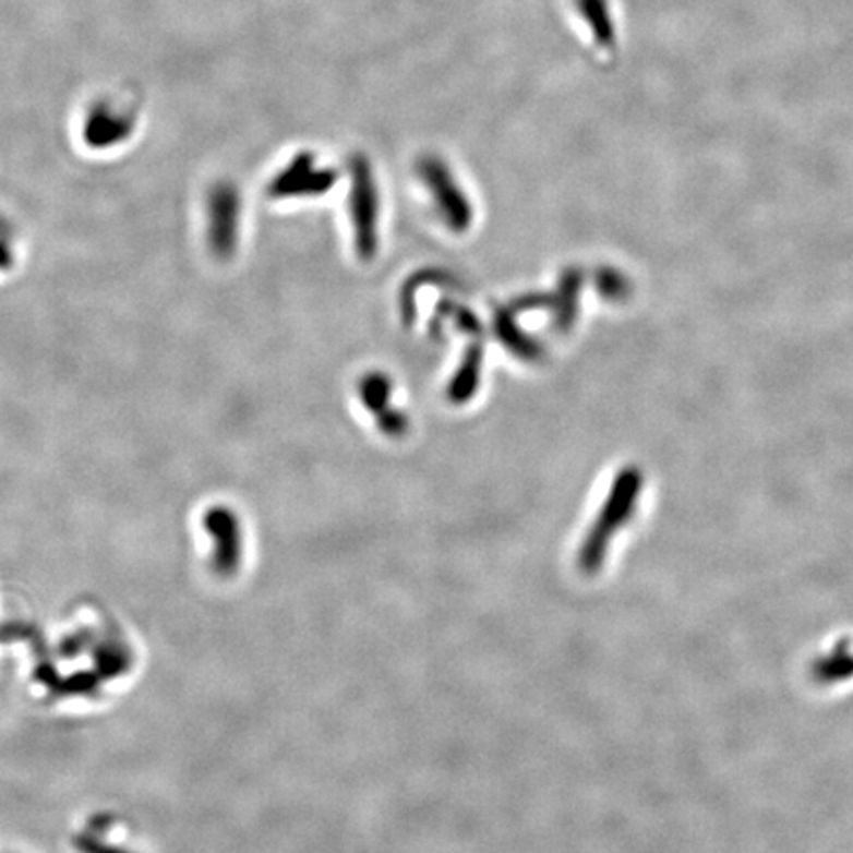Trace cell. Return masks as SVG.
Returning <instances> with one entry per match:
<instances>
[{
	"instance_id": "cell-1",
	"label": "cell",
	"mask_w": 853,
	"mask_h": 853,
	"mask_svg": "<svg viewBox=\"0 0 853 853\" xmlns=\"http://www.w3.org/2000/svg\"><path fill=\"white\" fill-rule=\"evenodd\" d=\"M243 202L238 188L219 182L208 192L206 200V240L218 260H231L241 240Z\"/></svg>"
},
{
	"instance_id": "cell-2",
	"label": "cell",
	"mask_w": 853,
	"mask_h": 853,
	"mask_svg": "<svg viewBox=\"0 0 853 853\" xmlns=\"http://www.w3.org/2000/svg\"><path fill=\"white\" fill-rule=\"evenodd\" d=\"M334 182V170L319 167L311 155H299L275 175L267 187V194L273 200L311 199L324 194Z\"/></svg>"
},
{
	"instance_id": "cell-3",
	"label": "cell",
	"mask_w": 853,
	"mask_h": 853,
	"mask_svg": "<svg viewBox=\"0 0 853 853\" xmlns=\"http://www.w3.org/2000/svg\"><path fill=\"white\" fill-rule=\"evenodd\" d=\"M377 196L374 178L368 163L358 158L352 170V219H355L356 248L362 260H372L377 245L375 238Z\"/></svg>"
},
{
	"instance_id": "cell-4",
	"label": "cell",
	"mask_w": 853,
	"mask_h": 853,
	"mask_svg": "<svg viewBox=\"0 0 853 853\" xmlns=\"http://www.w3.org/2000/svg\"><path fill=\"white\" fill-rule=\"evenodd\" d=\"M573 12L587 44L601 56L616 52V24L609 0H573Z\"/></svg>"
},
{
	"instance_id": "cell-5",
	"label": "cell",
	"mask_w": 853,
	"mask_h": 853,
	"mask_svg": "<svg viewBox=\"0 0 853 853\" xmlns=\"http://www.w3.org/2000/svg\"><path fill=\"white\" fill-rule=\"evenodd\" d=\"M419 168H421V175L425 178V182H429V187L433 188L435 199L438 200L441 208L445 212L448 226L457 231L469 228V204L455 187L447 167L443 163H438L437 158L429 157L421 163Z\"/></svg>"
},
{
	"instance_id": "cell-6",
	"label": "cell",
	"mask_w": 853,
	"mask_h": 853,
	"mask_svg": "<svg viewBox=\"0 0 853 853\" xmlns=\"http://www.w3.org/2000/svg\"><path fill=\"white\" fill-rule=\"evenodd\" d=\"M133 133V121L129 115L119 113L109 105L94 107L85 119L84 136L87 145L95 148H109L121 145Z\"/></svg>"
},
{
	"instance_id": "cell-7",
	"label": "cell",
	"mask_w": 853,
	"mask_h": 853,
	"mask_svg": "<svg viewBox=\"0 0 853 853\" xmlns=\"http://www.w3.org/2000/svg\"><path fill=\"white\" fill-rule=\"evenodd\" d=\"M206 530L214 536L218 545V555L224 560H236L240 555L241 526L240 518L229 508H212L204 518Z\"/></svg>"
},
{
	"instance_id": "cell-8",
	"label": "cell",
	"mask_w": 853,
	"mask_h": 853,
	"mask_svg": "<svg viewBox=\"0 0 853 853\" xmlns=\"http://www.w3.org/2000/svg\"><path fill=\"white\" fill-rule=\"evenodd\" d=\"M480 370V350L472 348L469 356L465 358V364L460 368L455 382L450 385V399L453 401H465L469 399L472 389L479 384Z\"/></svg>"
},
{
	"instance_id": "cell-9",
	"label": "cell",
	"mask_w": 853,
	"mask_h": 853,
	"mask_svg": "<svg viewBox=\"0 0 853 853\" xmlns=\"http://www.w3.org/2000/svg\"><path fill=\"white\" fill-rule=\"evenodd\" d=\"M360 396L364 401L368 409H372L377 416L384 413L385 401L389 396V382L387 377L380 374H372L364 377V382L360 384Z\"/></svg>"
},
{
	"instance_id": "cell-10",
	"label": "cell",
	"mask_w": 853,
	"mask_h": 853,
	"mask_svg": "<svg viewBox=\"0 0 853 853\" xmlns=\"http://www.w3.org/2000/svg\"><path fill=\"white\" fill-rule=\"evenodd\" d=\"M496 326H498L500 338L508 344L512 350H516V352L521 356H536L538 350L531 346L530 340H528L524 334L516 331V326L512 324L508 314H500Z\"/></svg>"
},
{
	"instance_id": "cell-11",
	"label": "cell",
	"mask_w": 853,
	"mask_h": 853,
	"mask_svg": "<svg viewBox=\"0 0 853 853\" xmlns=\"http://www.w3.org/2000/svg\"><path fill=\"white\" fill-rule=\"evenodd\" d=\"M577 289H579V273L572 271L562 285V304H560V316H557L560 326H569L572 324Z\"/></svg>"
},
{
	"instance_id": "cell-12",
	"label": "cell",
	"mask_w": 853,
	"mask_h": 853,
	"mask_svg": "<svg viewBox=\"0 0 853 853\" xmlns=\"http://www.w3.org/2000/svg\"><path fill=\"white\" fill-rule=\"evenodd\" d=\"M14 265V251H12L11 233L0 224V271L11 269Z\"/></svg>"
}]
</instances>
